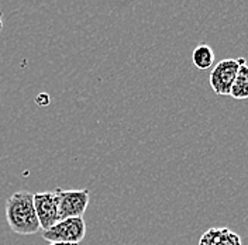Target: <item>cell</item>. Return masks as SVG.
<instances>
[{
  "label": "cell",
  "mask_w": 248,
  "mask_h": 245,
  "mask_svg": "<svg viewBox=\"0 0 248 245\" xmlns=\"http://www.w3.org/2000/svg\"><path fill=\"white\" fill-rule=\"evenodd\" d=\"M6 220L10 230L18 235H32L41 230L34 207V193L20 190L6 201Z\"/></svg>",
  "instance_id": "1"
},
{
  "label": "cell",
  "mask_w": 248,
  "mask_h": 245,
  "mask_svg": "<svg viewBox=\"0 0 248 245\" xmlns=\"http://www.w3.org/2000/svg\"><path fill=\"white\" fill-rule=\"evenodd\" d=\"M86 235V223L82 217L60 220L51 229L43 231V238L49 243L78 245Z\"/></svg>",
  "instance_id": "2"
},
{
  "label": "cell",
  "mask_w": 248,
  "mask_h": 245,
  "mask_svg": "<svg viewBox=\"0 0 248 245\" xmlns=\"http://www.w3.org/2000/svg\"><path fill=\"white\" fill-rule=\"evenodd\" d=\"M55 193L58 196L60 220L82 217L85 214L91 200V192L88 189H78V190L57 189Z\"/></svg>",
  "instance_id": "3"
},
{
  "label": "cell",
  "mask_w": 248,
  "mask_h": 245,
  "mask_svg": "<svg viewBox=\"0 0 248 245\" xmlns=\"http://www.w3.org/2000/svg\"><path fill=\"white\" fill-rule=\"evenodd\" d=\"M243 61V58H227V60H221L213 66L212 72H210V86L213 89V92L220 96H230L232 92V83L235 80L240 63Z\"/></svg>",
  "instance_id": "4"
},
{
  "label": "cell",
  "mask_w": 248,
  "mask_h": 245,
  "mask_svg": "<svg viewBox=\"0 0 248 245\" xmlns=\"http://www.w3.org/2000/svg\"><path fill=\"white\" fill-rule=\"evenodd\" d=\"M34 207L38 217L41 230L51 229L60 221L58 214V196L54 192H38L34 193Z\"/></svg>",
  "instance_id": "5"
},
{
  "label": "cell",
  "mask_w": 248,
  "mask_h": 245,
  "mask_svg": "<svg viewBox=\"0 0 248 245\" xmlns=\"http://www.w3.org/2000/svg\"><path fill=\"white\" fill-rule=\"evenodd\" d=\"M198 245H243L240 235L229 229H209L203 232Z\"/></svg>",
  "instance_id": "6"
},
{
  "label": "cell",
  "mask_w": 248,
  "mask_h": 245,
  "mask_svg": "<svg viewBox=\"0 0 248 245\" xmlns=\"http://www.w3.org/2000/svg\"><path fill=\"white\" fill-rule=\"evenodd\" d=\"M230 96H232V99H235V100L248 99V65L246 63L244 58H243V61L240 63L237 77H235V80L232 83Z\"/></svg>",
  "instance_id": "7"
},
{
  "label": "cell",
  "mask_w": 248,
  "mask_h": 245,
  "mask_svg": "<svg viewBox=\"0 0 248 245\" xmlns=\"http://www.w3.org/2000/svg\"><path fill=\"white\" fill-rule=\"evenodd\" d=\"M192 62L201 71L210 69L215 65V51L207 44H199L192 52Z\"/></svg>",
  "instance_id": "8"
},
{
  "label": "cell",
  "mask_w": 248,
  "mask_h": 245,
  "mask_svg": "<svg viewBox=\"0 0 248 245\" xmlns=\"http://www.w3.org/2000/svg\"><path fill=\"white\" fill-rule=\"evenodd\" d=\"M3 30V20H1V12H0V32Z\"/></svg>",
  "instance_id": "9"
},
{
  "label": "cell",
  "mask_w": 248,
  "mask_h": 245,
  "mask_svg": "<svg viewBox=\"0 0 248 245\" xmlns=\"http://www.w3.org/2000/svg\"><path fill=\"white\" fill-rule=\"evenodd\" d=\"M49 245H74V244H65V243H51Z\"/></svg>",
  "instance_id": "10"
}]
</instances>
